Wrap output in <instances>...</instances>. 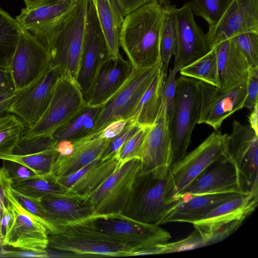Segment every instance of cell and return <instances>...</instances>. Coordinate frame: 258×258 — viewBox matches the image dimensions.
<instances>
[{"mask_svg": "<svg viewBox=\"0 0 258 258\" xmlns=\"http://www.w3.org/2000/svg\"><path fill=\"white\" fill-rule=\"evenodd\" d=\"M88 0L75 6L31 31L49 50L50 66L76 79L83 51Z\"/></svg>", "mask_w": 258, "mask_h": 258, "instance_id": "cell-1", "label": "cell"}, {"mask_svg": "<svg viewBox=\"0 0 258 258\" xmlns=\"http://www.w3.org/2000/svg\"><path fill=\"white\" fill-rule=\"evenodd\" d=\"M167 11V6L155 2L124 16L119 45L133 68H146L160 61V35Z\"/></svg>", "mask_w": 258, "mask_h": 258, "instance_id": "cell-2", "label": "cell"}, {"mask_svg": "<svg viewBox=\"0 0 258 258\" xmlns=\"http://www.w3.org/2000/svg\"><path fill=\"white\" fill-rule=\"evenodd\" d=\"M200 108V81L180 75L176 80L175 95L168 119L172 149L171 166L186 155Z\"/></svg>", "mask_w": 258, "mask_h": 258, "instance_id": "cell-3", "label": "cell"}, {"mask_svg": "<svg viewBox=\"0 0 258 258\" xmlns=\"http://www.w3.org/2000/svg\"><path fill=\"white\" fill-rule=\"evenodd\" d=\"M81 222L133 250L131 256L141 249L167 242L171 238L159 225L141 222L122 213L95 214Z\"/></svg>", "mask_w": 258, "mask_h": 258, "instance_id": "cell-4", "label": "cell"}, {"mask_svg": "<svg viewBox=\"0 0 258 258\" xmlns=\"http://www.w3.org/2000/svg\"><path fill=\"white\" fill-rule=\"evenodd\" d=\"M168 173H138L123 214L141 222L160 225L178 202L167 198Z\"/></svg>", "mask_w": 258, "mask_h": 258, "instance_id": "cell-5", "label": "cell"}, {"mask_svg": "<svg viewBox=\"0 0 258 258\" xmlns=\"http://www.w3.org/2000/svg\"><path fill=\"white\" fill-rule=\"evenodd\" d=\"M228 134L215 130L195 149L170 167L167 184L169 203L180 200L183 190L207 167L228 155Z\"/></svg>", "mask_w": 258, "mask_h": 258, "instance_id": "cell-6", "label": "cell"}, {"mask_svg": "<svg viewBox=\"0 0 258 258\" xmlns=\"http://www.w3.org/2000/svg\"><path fill=\"white\" fill-rule=\"evenodd\" d=\"M48 234V247L73 254L124 256H131L134 250L125 245L110 239L89 228L81 222L58 225Z\"/></svg>", "mask_w": 258, "mask_h": 258, "instance_id": "cell-7", "label": "cell"}, {"mask_svg": "<svg viewBox=\"0 0 258 258\" xmlns=\"http://www.w3.org/2000/svg\"><path fill=\"white\" fill-rule=\"evenodd\" d=\"M161 66L160 61L146 68H134L120 88L103 105L94 128L88 137H93L113 121L130 120L141 97Z\"/></svg>", "mask_w": 258, "mask_h": 258, "instance_id": "cell-8", "label": "cell"}, {"mask_svg": "<svg viewBox=\"0 0 258 258\" xmlns=\"http://www.w3.org/2000/svg\"><path fill=\"white\" fill-rule=\"evenodd\" d=\"M76 80L62 74L58 80L47 107L39 120L26 127L23 138L51 136L67 123L86 104Z\"/></svg>", "mask_w": 258, "mask_h": 258, "instance_id": "cell-9", "label": "cell"}, {"mask_svg": "<svg viewBox=\"0 0 258 258\" xmlns=\"http://www.w3.org/2000/svg\"><path fill=\"white\" fill-rule=\"evenodd\" d=\"M50 63L49 50L21 26L8 70L15 90H20L30 84L47 69Z\"/></svg>", "mask_w": 258, "mask_h": 258, "instance_id": "cell-10", "label": "cell"}, {"mask_svg": "<svg viewBox=\"0 0 258 258\" xmlns=\"http://www.w3.org/2000/svg\"><path fill=\"white\" fill-rule=\"evenodd\" d=\"M62 74L59 67L50 64L43 73L30 84L20 90H16L8 113L19 117L27 127L33 126L47 107L55 85Z\"/></svg>", "mask_w": 258, "mask_h": 258, "instance_id": "cell-11", "label": "cell"}, {"mask_svg": "<svg viewBox=\"0 0 258 258\" xmlns=\"http://www.w3.org/2000/svg\"><path fill=\"white\" fill-rule=\"evenodd\" d=\"M10 187L6 190L5 196L7 206L12 213L13 218L2 247L9 246L22 250L47 251V229L22 206L11 191Z\"/></svg>", "mask_w": 258, "mask_h": 258, "instance_id": "cell-12", "label": "cell"}, {"mask_svg": "<svg viewBox=\"0 0 258 258\" xmlns=\"http://www.w3.org/2000/svg\"><path fill=\"white\" fill-rule=\"evenodd\" d=\"M141 160L133 159L115 170L87 198L96 214L123 213L132 191Z\"/></svg>", "mask_w": 258, "mask_h": 258, "instance_id": "cell-13", "label": "cell"}, {"mask_svg": "<svg viewBox=\"0 0 258 258\" xmlns=\"http://www.w3.org/2000/svg\"><path fill=\"white\" fill-rule=\"evenodd\" d=\"M110 58L92 0H88L83 51L76 79L87 102L103 63Z\"/></svg>", "mask_w": 258, "mask_h": 258, "instance_id": "cell-14", "label": "cell"}, {"mask_svg": "<svg viewBox=\"0 0 258 258\" xmlns=\"http://www.w3.org/2000/svg\"><path fill=\"white\" fill-rule=\"evenodd\" d=\"M227 152L236 165L245 191L258 194V135L249 125L233 121Z\"/></svg>", "mask_w": 258, "mask_h": 258, "instance_id": "cell-15", "label": "cell"}, {"mask_svg": "<svg viewBox=\"0 0 258 258\" xmlns=\"http://www.w3.org/2000/svg\"><path fill=\"white\" fill-rule=\"evenodd\" d=\"M247 79L225 90L200 81L201 108L197 123L219 130L226 118L243 108Z\"/></svg>", "mask_w": 258, "mask_h": 258, "instance_id": "cell-16", "label": "cell"}, {"mask_svg": "<svg viewBox=\"0 0 258 258\" xmlns=\"http://www.w3.org/2000/svg\"><path fill=\"white\" fill-rule=\"evenodd\" d=\"M172 140L166 106L161 102L157 118L146 135L138 173L154 171L167 174L172 161Z\"/></svg>", "mask_w": 258, "mask_h": 258, "instance_id": "cell-17", "label": "cell"}, {"mask_svg": "<svg viewBox=\"0 0 258 258\" xmlns=\"http://www.w3.org/2000/svg\"><path fill=\"white\" fill-rule=\"evenodd\" d=\"M258 33V0H231L219 20L206 34L209 48L246 32Z\"/></svg>", "mask_w": 258, "mask_h": 258, "instance_id": "cell-18", "label": "cell"}, {"mask_svg": "<svg viewBox=\"0 0 258 258\" xmlns=\"http://www.w3.org/2000/svg\"><path fill=\"white\" fill-rule=\"evenodd\" d=\"M177 19L176 44L173 69L178 72L210 50L206 34L197 24L189 3L174 8Z\"/></svg>", "mask_w": 258, "mask_h": 258, "instance_id": "cell-19", "label": "cell"}, {"mask_svg": "<svg viewBox=\"0 0 258 258\" xmlns=\"http://www.w3.org/2000/svg\"><path fill=\"white\" fill-rule=\"evenodd\" d=\"M246 192L238 168L228 156L207 167L180 195L193 196L224 192Z\"/></svg>", "mask_w": 258, "mask_h": 258, "instance_id": "cell-20", "label": "cell"}, {"mask_svg": "<svg viewBox=\"0 0 258 258\" xmlns=\"http://www.w3.org/2000/svg\"><path fill=\"white\" fill-rule=\"evenodd\" d=\"M258 205V194H242L219 205L191 223L202 240L216 229L235 221L243 222Z\"/></svg>", "mask_w": 258, "mask_h": 258, "instance_id": "cell-21", "label": "cell"}, {"mask_svg": "<svg viewBox=\"0 0 258 258\" xmlns=\"http://www.w3.org/2000/svg\"><path fill=\"white\" fill-rule=\"evenodd\" d=\"M133 68L121 54L116 58L106 60L95 78L87 104L93 106L105 104L122 86Z\"/></svg>", "mask_w": 258, "mask_h": 258, "instance_id": "cell-22", "label": "cell"}, {"mask_svg": "<svg viewBox=\"0 0 258 258\" xmlns=\"http://www.w3.org/2000/svg\"><path fill=\"white\" fill-rule=\"evenodd\" d=\"M244 194L246 193L232 192L183 195L164 217L161 225L171 222L192 223L219 205Z\"/></svg>", "mask_w": 258, "mask_h": 258, "instance_id": "cell-23", "label": "cell"}, {"mask_svg": "<svg viewBox=\"0 0 258 258\" xmlns=\"http://www.w3.org/2000/svg\"><path fill=\"white\" fill-rule=\"evenodd\" d=\"M40 201L48 215L49 222L55 227L81 222L96 214L87 197L68 194L45 197Z\"/></svg>", "mask_w": 258, "mask_h": 258, "instance_id": "cell-24", "label": "cell"}, {"mask_svg": "<svg viewBox=\"0 0 258 258\" xmlns=\"http://www.w3.org/2000/svg\"><path fill=\"white\" fill-rule=\"evenodd\" d=\"M119 162L115 156L99 159L66 177L55 179L70 194L87 197L115 170Z\"/></svg>", "mask_w": 258, "mask_h": 258, "instance_id": "cell-25", "label": "cell"}, {"mask_svg": "<svg viewBox=\"0 0 258 258\" xmlns=\"http://www.w3.org/2000/svg\"><path fill=\"white\" fill-rule=\"evenodd\" d=\"M109 140L93 137L73 142L74 149L72 152L66 156L59 155L53 163L49 174L55 179L62 178L100 159Z\"/></svg>", "mask_w": 258, "mask_h": 258, "instance_id": "cell-26", "label": "cell"}, {"mask_svg": "<svg viewBox=\"0 0 258 258\" xmlns=\"http://www.w3.org/2000/svg\"><path fill=\"white\" fill-rule=\"evenodd\" d=\"M212 48L216 56L219 88L227 89L247 78L249 66L231 38L222 41Z\"/></svg>", "mask_w": 258, "mask_h": 258, "instance_id": "cell-27", "label": "cell"}, {"mask_svg": "<svg viewBox=\"0 0 258 258\" xmlns=\"http://www.w3.org/2000/svg\"><path fill=\"white\" fill-rule=\"evenodd\" d=\"M109 57L120 54L119 34L124 16L116 0H92Z\"/></svg>", "mask_w": 258, "mask_h": 258, "instance_id": "cell-28", "label": "cell"}, {"mask_svg": "<svg viewBox=\"0 0 258 258\" xmlns=\"http://www.w3.org/2000/svg\"><path fill=\"white\" fill-rule=\"evenodd\" d=\"M102 106L87 104L70 120L57 128L51 135L55 145L62 141L74 142L88 137L92 132Z\"/></svg>", "mask_w": 258, "mask_h": 258, "instance_id": "cell-29", "label": "cell"}, {"mask_svg": "<svg viewBox=\"0 0 258 258\" xmlns=\"http://www.w3.org/2000/svg\"><path fill=\"white\" fill-rule=\"evenodd\" d=\"M166 76L161 66L141 97L131 121L141 126H151L154 123L161 106L162 87Z\"/></svg>", "mask_w": 258, "mask_h": 258, "instance_id": "cell-30", "label": "cell"}, {"mask_svg": "<svg viewBox=\"0 0 258 258\" xmlns=\"http://www.w3.org/2000/svg\"><path fill=\"white\" fill-rule=\"evenodd\" d=\"M80 0L65 2L33 8H23L15 17L21 26L28 31L50 21L75 6Z\"/></svg>", "mask_w": 258, "mask_h": 258, "instance_id": "cell-31", "label": "cell"}, {"mask_svg": "<svg viewBox=\"0 0 258 258\" xmlns=\"http://www.w3.org/2000/svg\"><path fill=\"white\" fill-rule=\"evenodd\" d=\"M21 27L15 18L0 8V70H8Z\"/></svg>", "mask_w": 258, "mask_h": 258, "instance_id": "cell-32", "label": "cell"}, {"mask_svg": "<svg viewBox=\"0 0 258 258\" xmlns=\"http://www.w3.org/2000/svg\"><path fill=\"white\" fill-rule=\"evenodd\" d=\"M12 187L24 195L37 200L47 197L70 194L67 189L50 174L21 182L12 183Z\"/></svg>", "mask_w": 258, "mask_h": 258, "instance_id": "cell-33", "label": "cell"}, {"mask_svg": "<svg viewBox=\"0 0 258 258\" xmlns=\"http://www.w3.org/2000/svg\"><path fill=\"white\" fill-rule=\"evenodd\" d=\"M179 72L182 76L219 87L216 56L213 48L205 55L181 68Z\"/></svg>", "mask_w": 258, "mask_h": 258, "instance_id": "cell-34", "label": "cell"}, {"mask_svg": "<svg viewBox=\"0 0 258 258\" xmlns=\"http://www.w3.org/2000/svg\"><path fill=\"white\" fill-rule=\"evenodd\" d=\"M26 127L24 122L13 114L8 113L0 117V156L13 153Z\"/></svg>", "mask_w": 258, "mask_h": 258, "instance_id": "cell-35", "label": "cell"}, {"mask_svg": "<svg viewBox=\"0 0 258 258\" xmlns=\"http://www.w3.org/2000/svg\"><path fill=\"white\" fill-rule=\"evenodd\" d=\"M174 8L173 6H167V14L160 39V61L162 68L166 76L170 61L176 49L177 19Z\"/></svg>", "mask_w": 258, "mask_h": 258, "instance_id": "cell-36", "label": "cell"}, {"mask_svg": "<svg viewBox=\"0 0 258 258\" xmlns=\"http://www.w3.org/2000/svg\"><path fill=\"white\" fill-rule=\"evenodd\" d=\"M231 0H190L194 14L204 19L209 26L220 19Z\"/></svg>", "mask_w": 258, "mask_h": 258, "instance_id": "cell-37", "label": "cell"}, {"mask_svg": "<svg viewBox=\"0 0 258 258\" xmlns=\"http://www.w3.org/2000/svg\"><path fill=\"white\" fill-rule=\"evenodd\" d=\"M202 240L200 234L195 231L185 239L173 243L166 242L141 249L137 254L147 255L167 253L194 249L202 246Z\"/></svg>", "mask_w": 258, "mask_h": 258, "instance_id": "cell-38", "label": "cell"}, {"mask_svg": "<svg viewBox=\"0 0 258 258\" xmlns=\"http://www.w3.org/2000/svg\"><path fill=\"white\" fill-rule=\"evenodd\" d=\"M150 126H141L122 145L115 155L119 164L133 159H141L144 140Z\"/></svg>", "mask_w": 258, "mask_h": 258, "instance_id": "cell-39", "label": "cell"}, {"mask_svg": "<svg viewBox=\"0 0 258 258\" xmlns=\"http://www.w3.org/2000/svg\"><path fill=\"white\" fill-rule=\"evenodd\" d=\"M231 39L246 58L249 67H258V33H244Z\"/></svg>", "mask_w": 258, "mask_h": 258, "instance_id": "cell-40", "label": "cell"}, {"mask_svg": "<svg viewBox=\"0 0 258 258\" xmlns=\"http://www.w3.org/2000/svg\"><path fill=\"white\" fill-rule=\"evenodd\" d=\"M10 189L22 206L45 226L48 234L55 231V227L49 222L48 215L41 204L40 200L20 193L13 189L12 185L10 187Z\"/></svg>", "mask_w": 258, "mask_h": 258, "instance_id": "cell-41", "label": "cell"}, {"mask_svg": "<svg viewBox=\"0 0 258 258\" xmlns=\"http://www.w3.org/2000/svg\"><path fill=\"white\" fill-rule=\"evenodd\" d=\"M141 127V126L128 120L122 131L109 140L101 154L100 159L104 161L115 156L122 145Z\"/></svg>", "mask_w": 258, "mask_h": 258, "instance_id": "cell-42", "label": "cell"}, {"mask_svg": "<svg viewBox=\"0 0 258 258\" xmlns=\"http://www.w3.org/2000/svg\"><path fill=\"white\" fill-rule=\"evenodd\" d=\"M3 166L7 170L12 183L21 182L40 176L27 166L10 160H2Z\"/></svg>", "mask_w": 258, "mask_h": 258, "instance_id": "cell-43", "label": "cell"}, {"mask_svg": "<svg viewBox=\"0 0 258 258\" xmlns=\"http://www.w3.org/2000/svg\"><path fill=\"white\" fill-rule=\"evenodd\" d=\"M178 72L173 68L169 71L165 77L162 91V101L166 106L167 116L168 119L171 114L176 92V80Z\"/></svg>", "mask_w": 258, "mask_h": 258, "instance_id": "cell-44", "label": "cell"}, {"mask_svg": "<svg viewBox=\"0 0 258 258\" xmlns=\"http://www.w3.org/2000/svg\"><path fill=\"white\" fill-rule=\"evenodd\" d=\"M258 67L249 68L247 79V94L243 107L250 111L258 103Z\"/></svg>", "mask_w": 258, "mask_h": 258, "instance_id": "cell-45", "label": "cell"}, {"mask_svg": "<svg viewBox=\"0 0 258 258\" xmlns=\"http://www.w3.org/2000/svg\"><path fill=\"white\" fill-rule=\"evenodd\" d=\"M242 222L235 221L216 229L202 239L203 246L213 244L224 240L237 230Z\"/></svg>", "mask_w": 258, "mask_h": 258, "instance_id": "cell-46", "label": "cell"}, {"mask_svg": "<svg viewBox=\"0 0 258 258\" xmlns=\"http://www.w3.org/2000/svg\"><path fill=\"white\" fill-rule=\"evenodd\" d=\"M128 120H120L113 121L107 125L94 137L110 140L119 134Z\"/></svg>", "mask_w": 258, "mask_h": 258, "instance_id": "cell-47", "label": "cell"}, {"mask_svg": "<svg viewBox=\"0 0 258 258\" xmlns=\"http://www.w3.org/2000/svg\"><path fill=\"white\" fill-rule=\"evenodd\" d=\"M0 256L9 257H48L49 253L46 252H37L32 250H13L2 249Z\"/></svg>", "mask_w": 258, "mask_h": 258, "instance_id": "cell-48", "label": "cell"}, {"mask_svg": "<svg viewBox=\"0 0 258 258\" xmlns=\"http://www.w3.org/2000/svg\"><path fill=\"white\" fill-rule=\"evenodd\" d=\"M12 182L7 170L2 166L0 167V219L4 209L7 206L5 196L6 190L12 185Z\"/></svg>", "mask_w": 258, "mask_h": 258, "instance_id": "cell-49", "label": "cell"}, {"mask_svg": "<svg viewBox=\"0 0 258 258\" xmlns=\"http://www.w3.org/2000/svg\"><path fill=\"white\" fill-rule=\"evenodd\" d=\"M116 1L124 16L145 4L155 2H159V0H116Z\"/></svg>", "mask_w": 258, "mask_h": 258, "instance_id": "cell-50", "label": "cell"}, {"mask_svg": "<svg viewBox=\"0 0 258 258\" xmlns=\"http://www.w3.org/2000/svg\"><path fill=\"white\" fill-rule=\"evenodd\" d=\"M12 213L9 208L6 206L0 219V246L1 247H2L6 232L12 222Z\"/></svg>", "mask_w": 258, "mask_h": 258, "instance_id": "cell-51", "label": "cell"}, {"mask_svg": "<svg viewBox=\"0 0 258 258\" xmlns=\"http://www.w3.org/2000/svg\"><path fill=\"white\" fill-rule=\"evenodd\" d=\"M13 89L14 86L9 71L0 70V95Z\"/></svg>", "mask_w": 258, "mask_h": 258, "instance_id": "cell-52", "label": "cell"}, {"mask_svg": "<svg viewBox=\"0 0 258 258\" xmlns=\"http://www.w3.org/2000/svg\"><path fill=\"white\" fill-rule=\"evenodd\" d=\"M16 93L15 89L0 95V117L8 113L9 107Z\"/></svg>", "mask_w": 258, "mask_h": 258, "instance_id": "cell-53", "label": "cell"}, {"mask_svg": "<svg viewBox=\"0 0 258 258\" xmlns=\"http://www.w3.org/2000/svg\"><path fill=\"white\" fill-rule=\"evenodd\" d=\"M59 156H66L71 153L74 149L73 143L68 141H60L55 145Z\"/></svg>", "mask_w": 258, "mask_h": 258, "instance_id": "cell-54", "label": "cell"}, {"mask_svg": "<svg viewBox=\"0 0 258 258\" xmlns=\"http://www.w3.org/2000/svg\"><path fill=\"white\" fill-rule=\"evenodd\" d=\"M248 119L249 122V126L258 135V103L255 104L254 107L251 110L248 116Z\"/></svg>", "mask_w": 258, "mask_h": 258, "instance_id": "cell-55", "label": "cell"}, {"mask_svg": "<svg viewBox=\"0 0 258 258\" xmlns=\"http://www.w3.org/2000/svg\"><path fill=\"white\" fill-rule=\"evenodd\" d=\"M67 0H34L29 8L39 7L47 5L59 3Z\"/></svg>", "mask_w": 258, "mask_h": 258, "instance_id": "cell-56", "label": "cell"}, {"mask_svg": "<svg viewBox=\"0 0 258 258\" xmlns=\"http://www.w3.org/2000/svg\"><path fill=\"white\" fill-rule=\"evenodd\" d=\"M23 1L26 5V7L27 8H29L31 7L32 3L34 2V0H23Z\"/></svg>", "mask_w": 258, "mask_h": 258, "instance_id": "cell-57", "label": "cell"}]
</instances>
